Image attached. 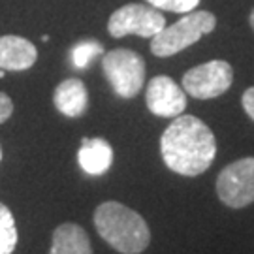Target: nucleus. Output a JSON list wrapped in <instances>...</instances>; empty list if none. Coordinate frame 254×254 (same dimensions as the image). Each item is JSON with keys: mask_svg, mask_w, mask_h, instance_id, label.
Instances as JSON below:
<instances>
[{"mask_svg": "<svg viewBox=\"0 0 254 254\" xmlns=\"http://www.w3.org/2000/svg\"><path fill=\"white\" fill-rule=\"evenodd\" d=\"M102 70L121 98H134L145 83V61L132 49H113L106 53Z\"/></svg>", "mask_w": 254, "mask_h": 254, "instance_id": "obj_4", "label": "nucleus"}, {"mask_svg": "<svg viewBox=\"0 0 254 254\" xmlns=\"http://www.w3.org/2000/svg\"><path fill=\"white\" fill-rule=\"evenodd\" d=\"M251 27H253V30H254V9H253V13H251Z\"/></svg>", "mask_w": 254, "mask_h": 254, "instance_id": "obj_18", "label": "nucleus"}, {"mask_svg": "<svg viewBox=\"0 0 254 254\" xmlns=\"http://www.w3.org/2000/svg\"><path fill=\"white\" fill-rule=\"evenodd\" d=\"M166 27V17L160 9L151 4H127L108 21V30L113 38H123L128 34H136L141 38H153Z\"/></svg>", "mask_w": 254, "mask_h": 254, "instance_id": "obj_6", "label": "nucleus"}, {"mask_svg": "<svg viewBox=\"0 0 254 254\" xmlns=\"http://www.w3.org/2000/svg\"><path fill=\"white\" fill-rule=\"evenodd\" d=\"M38 51L32 42L21 36H0V68L23 72L36 63Z\"/></svg>", "mask_w": 254, "mask_h": 254, "instance_id": "obj_9", "label": "nucleus"}, {"mask_svg": "<svg viewBox=\"0 0 254 254\" xmlns=\"http://www.w3.org/2000/svg\"><path fill=\"white\" fill-rule=\"evenodd\" d=\"M234 68L226 61H209L183 75V91L198 100L217 98L232 87Z\"/></svg>", "mask_w": 254, "mask_h": 254, "instance_id": "obj_7", "label": "nucleus"}, {"mask_svg": "<svg viewBox=\"0 0 254 254\" xmlns=\"http://www.w3.org/2000/svg\"><path fill=\"white\" fill-rule=\"evenodd\" d=\"M104 55V47L98 44V42H81L72 49V63L75 68H87L89 64L96 59Z\"/></svg>", "mask_w": 254, "mask_h": 254, "instance_id": "obj_14", "label": "nucleus"}, {"mask_svg": "<svg viewBox=\"0 0 254 254\" xmlns=\"http://www.w3.org/2000/svg\"><path fill=\"white\" fill-rule=\"evenodd\" d=\"M17 245V228L13 215L4 203H0V254H13Z\"/></svg>", "mask_w": 254, "mask_h": 254, "instance_id": "obj_13", "label": "nucleus"}, {"mask_svg": "<svg viewBox=\"0 0 254 254\" xmlns=\"http://www.w3.org/2000/svg\"><path fill=\"white\" fill-rule=\"evenodd\" d=\"M149 111L156 117L175 119L187 108V92L168 75H156L149 81L145 91Z\"/></svg>", "mask_w": 254, "mask_h": 254, "instance_id": "obj_8", "label": "nucleus"}, {"mask_svg": "<svg viewBox=\"0 0 254 254\" xmlns=\"http://www.w3.org/2000/svg\"><path fill=\"white\" fill-rule=\"evenodd\" d=\"M241 102H243V109H245V113L254 121V87H251V89H247V91L243 92Z\"/></svg>", "mask_w": 254, "mask_h": 254, "instance_id": "obj_17", "label": "nucleus"}, {"mask_svg": "<svg viewBox=\"0 0 254 254\" xmlns=\"http://www.w3.org/2000/svg\"><path fill=\"white\" fill-rule=\"evenodd\" d=\"M11 113H13V102L9 100L8 94L0 92V125L4 121H8L11 117Z\"/></svg>", "mask_w": 254, "mask_h": 254, "instance_id": "obj_16", "label": "nucleus"}, {"mask_svg": "<svg viewBox=\"0 0 254 254\" xmlns=\"http://www.w3.org/2000/svg\"><path fill=\"white\" fill-rule=\"evenodd\" d=\"M217 27V17L211 11L192 9L187 11L172 27H164L158 34L151 38V51L154 57H172L189 46L196 44L201 36L213 32Z\"/></svg>", "mask_w": 254, "mask_h": 254, "instance_id": "obj_3", "label": "nucleus"}, {"mask_svg": "<svg viewBox=\"0 0 254 254\" xmlns=\"http://www.w3.org/2000/svg\"><path fill=\"white\" fill-rule=\"evenodd\" d=\"M49 254H92L87 232L79 224L64 222L53 232Z\"/></svg>", "mask_w": 254, "mask_h": 254, "instance_id": "obj_12", "label": "nucleus"}, {"mask_svg": "<svg viewBox=\"0 0 254 254\" xmlns=\"http://www.w3.org/2000/svg\"><path fill=\"white\" fill-rule=\"evenodd\" d=\"M153 8L160 11H173V13H187L198 8L200 0H147Z\"/></svg>", "mask_w": 254, "mask_h": 254, "instance_id": "obj_15", "label": "nucleus"}, {"mask_svg": "<svg viewBox=\"0 0 254 254\" xmlns=\"http://www.w3.org/2000/svg\"><path fill=\"white\" fill-rule=\"evenodd\" d=\"M77 162L89 175H104L113 164V149L102 137H85L77 153Z\"/></svg>", "mask_w": 254, "mask_h": 254, "instance_id": "obj_11", "label": "nucleus"}, {"mask_svg": "<svg viewBox=\"0 0 254 254\" xmlns=\"http://www.w3.org/2000/svg\"><path fill=\"white\" fill-rule=\"evenodd\" d=\"M164 164L172 172L196 177L209 170L217 154V141L211 128L194 115H177L160 137Z\"/></svg>", "mask_w": 254, "mask_h": 254, "instance_id": "obj_1", "label": "nucleus"}, {"mask_svg": "<svg viewBox=\"0 0 254 254\" xmlns=\"http://www.w3.org/2000/svg\"><path fill=\"white\" fill-rule=\"evenodd\" d=\"M4 72H6V70H2V68H0V77H4Z\"/></svg>", "mask_w": 254, "mask_h": 254, "instance_id": "obj_19", "label": "nucleus"}, {"mask_svg": "<svg viewBox=\"0 0 254 254\" xmlns=\"http://www.w3.org/2000/svg\"><path fill=\"white\" fill-rule=\"evenodd\" d=\"M53 102L57 109L66 115V117H81L85 109L89 106V94H87V87L81 79L77 77H70L64 79L53 94Z\"/></svg>", "mask_w": 254, "mask_h": 254, "instance_id": "obj_10", "label": "nucleus"}, {"mask_svg": "<svg viewBox=\"0 0 254 254\" xmlns=\"http://www.w3.org/2000/svg\"><path fill=\"white\" fill-rule=\"evenodd\" d=\"M100 237L121 254H141L151 243L145 218L119 201H104L94 211Z\"/></svg>", "mask_w": 254, "mask_h": 254, "instance_id": "obj_2", "label": "nucleus"}, {"mask_svg": "<svg viewBox=\"0 0 254 254\" xmlns=\"http://www.w3.org/2000/svg\"><path fill=\"white\" fill-rule=\"evenodd\" d=\"M218 200L232 209H243L254 201V156L228 164L217 177Z\"/></svg>", "mask_w": 254, "mask_h": 254, "instance_id": "obj_5", "label": "nucleus"}, {"mask_svg": "<svg viewBox=\"0 0 254 254\" xmlns=\"http://www.w3.org/2000/svg\"><path fill=\"white\" fill-rule=\"evenodd\" d=\"M0 160H2V151H0Z\"/></svg>", "mask_w": 254, "mask_h": 254, "instance_id": "obj_20", "label": "nucleus"}]
</instances>
